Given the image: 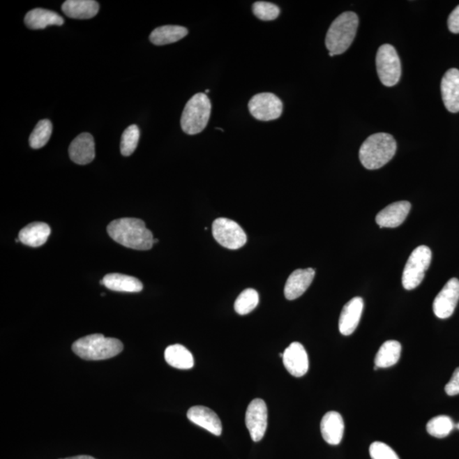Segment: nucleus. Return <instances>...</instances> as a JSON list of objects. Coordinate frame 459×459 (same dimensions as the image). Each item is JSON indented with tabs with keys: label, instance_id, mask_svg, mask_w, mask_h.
Wrapping results in <instances>:
<instances>
[{
	"label": "nucleus",
	"instance_id": "19",
	"mask_svg": "<svg viewBox=\"0 0 459 459\" xmlns=\"http://www.w3.org/2000/svg\"><path fill=\"white\" fill-rule=\"evenodd\" d=\"M345 423L342 416L337 412H329L321 422L322 438L330 445L340 444L343 438Z\"/></svg>",
	"mask_w": 459,
	"mask_h": 459
},
{
	"label": "nucleus",
	"instance_id": "1",
	"mask_svg": "<svg viewBox=\"0 0 459 459\" xmlns=\"http://www.w3.org/2000/svg\"><path fill=\"white\" fill-rule=\"evenodd\" d=\"M108 235L115 242L135 250H149L153 246V235L142 220L122 218L112 221L107 227Z\"/></svg>",
	"mask_w": 459,
	"mask_h": 459
},
{
	"label": "nucleus",
	"instance_id": "29",
	"mask_svg": "<svg viewBox=\"0 0 459 459\" xmlns=\"http://www.w3.org/2000/svg\"><path fill=\"white\" fill-rule=\"evenodd\" d=\"M259 304V294L255 289H245L235 301L234 308L239 315H247L254 310Z\"/></svg>",
	"mask_w": 459,
	"mask_h": 459
},
{
	"label": "nucleus",
	"instance_id": "16",
	"mask_svg": "<svg viewBox=\"0 0 459 459\" xmlns=\"http://www.w3.org/2000/svg\"><path fill=\"white\" fill-rule=\"evenodd\" d=\"M442 96L445 107L452 114L459 112V70L449 69L443 76Z\"/></svg>",
	"mask_w": 459,
	"mask_h": 459
},
{
	"label": "nucleus",
	"instance_id": "4",
	"mask_svg": "<svg viewBox=\"0 0 459 459\" xmlns=\"http://www.w3.org/2000/svg\"><path fill=\"white\" fill-rule=\"evenodd\" d=\"M359 18L352 11L342 13L330 26L326 35V47L333 56L346 52L355 40Z\"/></svg>",
	"mask_w": 459,
	"mask_h": 459
},
{
	"label": "nucleus",
	"instance_id": "33",
	"mask_svg": "<svg viewBox=\"0 0 459 459\" xmlns=\"http://www.w3.org/2000/svg\"><path fill=\"white\" fill-rule=\"evenodd\" d=\"M445 391L451 396L459 395V368L454 371L452 378L446 384Z\"/></svg>",
	"mask_w": 459,
	"mask_h": 459
},
{
	"label": "nucleus",
	"instance_id": "37",
	"mask_svg": "<svg viewBox=\"0 0 459 459\" xmlns=\"http://www.w3.org/2000/svg\"><path fill=\"white\" fill-rule=\"evenodd\" d=\"M455 427H456V428H457V429H458V430H459V423H457V425H456V426H455Z\"/></svg>",
	"mask_w": 459,
	"mask_h": 459
},
{
	"label": "nucleus",
	"instance_id": "14",
	"mask_svg": "<svg viewBox=\"0 0 459 459\" xmlns=\"http://www.w3.org/2000/svg\"><path fill=\"white\" fill-rule=\"evenodd\" d=\"M364 307L363 299L360 297L353 298L346 303L338 321V329L343 336H351L359 324Z\"/></svg>",
	"mask_w": 459,
	"mask_h": 459
},
{
	"label": "nucleus",
	"instance_id": "25",
	"mask_svg": "<svg viewBox=\"0 0 459 459\" xmlns=\"http://www.w3.org/2000/svg\"><path fill=\"white\" fill-rule=\"evenodd\" d=\"M167 363L171 367L182 370L193 368L194 358L193 354L181 345H172L167 347L165 352Z\"/></svg>",
	"mask_w": 459,
	"mask_h": 459
},
{
	"label": "nucleus",
	"instance_id": "20",
	"mask_svg": "<svg viewBox=\"0 0 459 459\" xmlns=\"http://www.w3.org/2000/svg\"><path fill=\"white\" fill-rule=\"evenodd\" d=\"M100 6L95 0H68L61 6L67 17L73 19H91L99 13Z\"/></svg>",
	"mask_w": 459,
	"mask_h": 459
},
{
	"label": "nucleus",
	"instance_id": "38",
	"mask_svg": "<svg viewBox=\"0 0 459 459\" xmlns=\"http://www.w3.org/2000/svg\"><path fill=\"white\" fill-rule=\"evenodd\" d=\"M205 92H206V93H209L210 91H209V89H206V91H205Z\"/></svg>",
	"mask_w": 459,
	"mask_h": 459
},
{
	"label": "nucleus",
	"instance_id": "28",
	"mask_svg": "<svg viewBox=\"0 0 459 459\" xmlns=\"http://www.w3.org/2000/svg\"><path fill=\"white\" fill-rule=\"evenodd\" d=\"M454 427L452 419L449 416L441 415L430 420L427 423V431L434 437L444 438L452 432Z\"/></svg>",
	"mask_w": 459,
	"mask_h": 459
},
{
	"label": "nucleus",
	"instance_id": "22",
	"mask_svg": "<svg viewBox=\"0 0 459 459\" xmlns=\"http://www.w3.org/2000/svg\"><path fill=\"white\" fill-rule=\"evenodd\" d=\"M25 24L33 30L44 29L48 26H61L64 19L52 10L33 9L27 13L24 19Z\"/></svg>",
	"mask_w": 459,
	"mask_h": 459
},
{
	"label": "nucleus",
	"instance_id": "3",
	"mask_svg": "<svg viewBox=\"0 0 459 459\" xmlns=\"http://www.w3.org/2000/svg\"><path fill=\"white\" fill-rule=\"evenodd\" d=\"M72 349L82 359L100 361L118 356L123 351V345L118 338L96 333L80 338L73 343Z\"/></svg>",
	"mask_w": 459,
	"mask_h": 459
},
{
	"label": "nucleus",
	"instance_id": "32",
	"mask_svg": "<svg viewBox=\"0 0 459 459\" xmlns=\"http://www.w3.org/2000/svg\"><path fill=\"white\" fill-rule=\"evenodd\" d=\"M372 459H400L394 450L383 442H373L369 449Z\"/></svg>",
	"mask_w": 459,
	"mask_h": 459
},
{
	"label": "nucleus",
	"instance_id": "26",
	"mask_svg": "<svg viewBox=\"0 0 459 459\" xmlns=\"http://www.w3.org/2000/svg\"><path fill=\"white\" fill-rule=\"evenodd\" d=\"M402 353V345L398 341L389 340L381 346L375 356V367L386 368L398 363Z\"/></svg>",
	"mask_w": 459,
	"mask_h": 459
},
{
	"label": "nucleus",
	"instance_id": "18",
	"mask_svg": "<svg viewBox=\"0 0 459 459\" xmlns=\"http://www.w3.org/2000/svg\"><path fill=\"white\" fill-rule=\"evenodd\" d=\"M315 274L316 272L311 268L294 271L287 278L285 289H284L286 299L289 301H294V299L301 297L310 286Z\"/></svg>",
	"mask_w": 459,
	"mask_h": 459
},
{
	"label": "nucleus",
	"instance_id": "13",
	"mask_svg": "<svg viewBox=\"0 0 459 459\" xmlns=\"http://www.w3.org/2000/svg\"><path fill=\"white\" fill-rule=\"evenodd\" d=\"M68 151L73 162L80 165H88L96 157L94 138L89 133L77 135L70 144Z\"/></svg>",
	"mask_w": 459,
	"mask_h": 459
},
{
	"label": "nucleus",
	"instance_id": "27",
	"mask_svg": "<svg viewBox=\"0 0 459 459\" xmlns=\"http://www.w3.org/2000/svg\"><path fill=\"white\" fill-rule=\"evenodd\" d=\"M53 126L48 119H43L35 126L29 137L30 146L33 149H40L48 143L52 135Z\"/></svg>",
	"mask_w": 459,
	"mask_h": 459
},
{
	"label": "nucleus",
	"instance_id": "23",
	"mask_svg": "<svg viewBox=\"0 0 459 459\" xmlns=\"http://www.w3.org/2000/svg\"><path fill=\"white\" fill-rule=\"evenodd\" d=\"M100 283L108 289L124 293H139L143 289V284L139 279L119 273L107 274Z\"/></svg>",
	"mask_w": 459,
	"mask_h": 459
},
{
	"label": "nucleus",
	"instance_id": "24",
	"mask_svg": "<svg viewBox=\"0 0 459 459\" xmlns=\"http://www.w3.org/2000/svg\"><path fill=\"white\" fill-rule=\"evenodd\" d=\"M188 34V29L181 26L167 25L159 27L151 32L150 41L155 45L173 44Z\"/></svg>",
	"mask_w": 459,
	"mask_h": 459
},
{
	"label": "nucleus",
	"instance_id": "7",
	"mask_svg": "<svg viewBox=\"0 0 459 459\" xmlns=\"http://www.w3.org/2000/svg\"><path fill=\"white\" fill-rule=\"evenodd\" d=\"M432 254L430 248L419 246L412 251L408 259L402 274L404 289H416L425 278L426 272L430 267Z\"/></svg>",
	"mask_w": 459,
	"mask_h": 459
},
{
	"label": "nucleus",
	"instance_id": "6",
	"mask_svg": "<svg viewBox=\"0 0 459 459\" xmlns=\"http://www.w3.org/2000/svg\"><path fill=\"white\" fill-rule=\"evenodd\" d=\"M377 72L384 86L392 87L399 83L402 65L396 50L389 44L379 48L376 56Z\"/></svg>",
	"mask_w": 459,
	"mask_h": 459
},
{
	"label": "nucleus",
	"instance_id": "5",
	"mask_svg": "<svg viewBox=\"0 0 459 459\" xmlns=\"http://www.w3.org/2000/svg\"><path fill=\"white\" fill-rule=\"evenodd\" d=\"M211 103L207 95L197 93L188 100L182 112L181 126L186 134L193 135L201 133L209 121Z\"/></svg>",
	"mask_w": 459,
	"mask_h": 459
},
{
	"label": "nucleus",
	"instance_id": "17",
	"mask_svg": "<svg viewBox=\"0 0 459 459\" xmlns=\"http://www.w3.org/2000/svg\"><path fill=\"white\" fill-rule=\"evenodd\" d=\"M188 418L190 422L203 428L213 435H219L223 433V423L215 412L204 406L190 407L188 412Z\"/></svg>",
	"mask_w": 459,
	"mask_h": 459
},
{
	"label": "nucleus",
	"instance_id": "12",
	"mask_svg": "<svg viewBox=\"0 0 459 459\" xmlns=\"http://www.w3.org/2000/svg\"><path fill=\"white\" fill-rule=\"evenodd\" d=\"M283 364L291 375L301 378L309 369V358L304 346L294 342L283 352Z\"/></svg>",
	"mask_w": 459,
	"mask_h": 459
},
{
	"label": "nucleus",
	"instance_id": "36",
	"mask_svg": "<svg viewBox=\"0 0 459 459\" xmlns=\"http://www.w3.org/2000/svg\"><path fill=\"white\" fill-rule=\"evenodd\" d=\"M158 240L154 239V240H153V243H158Z\"/></svg>",
	"mask_w": 459,
	"mask_h": 459
},
{
	"label": "nucleus",
	"instance_id": "2",
	"mask_svg": "<svg viewBox=\"0 0 459 459\" xmlns=\"http://www.w3.org/2000/svg\"><path fill=\"white\" fill-rule=\"evenodd\" d=\"M396 142L387 133H377L369 136L361 145L359 158L366 169L375 170L382 168L396 154Z\"/></svg>",
	"mask_w": 459,
	"mask_h": 459
},
{
	"label": "nucleus",
	"instance_id": "10",
	"mask_svg": "<svg viewBox=\"0 0 459 459\" xmlns=\"http://www.w3.org/2000/svg\"><path fill=\"white\" fill-rule=\"evenodd\" d=\"M268 412L266 402L262 399L253 400L248 407L245 423L253 441L262 439L267 429Z\"/></svg>",
	"mask_w": 459,
	"mask_h": 459
},
{
	"label": "nucleus",
	"instance_id": "30",
	"mask_svg": "<svg viewBox=\"0 0 459 459\" xmlns=\"http://www.w3.org/2000/svg\"><path fill=\"white\" fill-rule=\"evenodd\" d=\"M140 136H141V133H140L138 126L135 124H132L123 131L121 143H120V150H121L123 156L128 157L134 153L138 146Z\"/></svg>",
	"mask_w": 459,
	"mask_h": 459
},
{
	"label": "nucleus",
	"instance_id": "11",
	"mask_svg": "<svg viewBox=\"0 0 459 459\" xmlns=\"http://www.w3.org/2000/svg\"><path fill=\"white\" fill-rule=\"evenodd\" d=\"M459 301V281L457 278L450 279L435 297L433 310L438 318H449L456 309Z\"/></svg>",
	"mask_w": 459,
	"mask_h": 459
},
{
	"label": "nucleus",
	"instance_id": "15",
	"mask_svg": "<svg viewBox=\"0 0 459 459\" xmlns=\"http://www.w3.org/2000/svg\"><path fill=\"white\" fill-rule=\"evenodd\" d=\"M411 209V204L407 201L396 202L377 215L376 223L380 227L396 228L402 225L407 219Z\"/></svg>",
	"mask_w": 459,
	"mask_h": 459
},
{
	"label": "nucleus",
	"instance_id": "34",
	"mask_svg": "<svg viewBox=\"0 0 459 459\" xmlns=\"http://www.w3.org/2000/svg\"><path fill=\"white\" fill-rule=\"evenodd\" d=\"M449 29L453 33H459V6L455 8L449 17Z\"/></svg>",
	"mask_w": 459,
	"mask_h": 459
},
{
	"label": "nucleus",
	"instance_id": "31",
	"mask_svg": "<svg viewBox=\"0 0 459 459\" xmlns=\"http://www.w3.org/2000/svg\"><path fill=\"white\" fill-rule=\"evenodd\" d=\"M253 13L262 21H273L280 15L279 7L269 2L258 1L253 5Z\"/></svg>",
	"mask_w": 459,
	"mask_h": 459
},
{
	"label": "nucleus",
	"instance_id": "35",
	"mask_svg": "<svg viewBox=\"0 0 459 459\" xmlns=\"http://www.w3.org/2000/svg\"><path fill=\"white\" fill-rule=\"evenodd\" d=\"M62 459H96V458H93L91 456H88V455H80V456L62 458Z\"/></svg>",
	"mask_w": 459,
	"mask_h": 459
},
{
	"label": "nucleus",
	"instance_id": "8",
	"mask_svg": "<svg viewBox=\"0 0 459 459\" xmlns=\"http://www.w3.org/2000/svg\"><path fill=\"white\" fill-rule=\"evenodd\" d=\"M212 232L217 242L228 250H239L247 243L243 229L236 221L227 218H219L213 221Z\"/></svg>",
	"mask_w": 459,
	"mask_h": 459
},
{
	"label": "nucleus",
	"instance_id": "21",
	"mask_svg": "<svg viewBox=\"0 0 459 459\" xmlns=\"http://www.w3.org/2000/svg\"><path fill=\"white\" fill-rule=\"evenodd\" d=\"M50 233L52 229L49 225L44 223H33L21 230L18 239L27 246L38 248L47 242Z\"/></svg>",
	"mask_w": 459,
	"mask_h": 459
},
{
	"label": "nucleus",
	"instance_id": "9",
	"mask_svg": "<svg viewBox=\"0 0 459 459\" xmlns=\"http://www.w3.org/2000/svg\"><path fill=\"white\" fill-rule=\"evenodd\" d=\"M283 104L272 93L257 94L248 103V110L259 121H271L278 119L283 114Z\"/></svg>",
	"mask_w": 459,
	"mask_h": 459
}]
</instances>
